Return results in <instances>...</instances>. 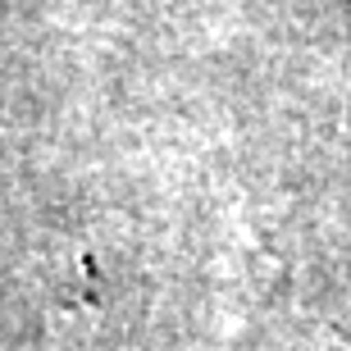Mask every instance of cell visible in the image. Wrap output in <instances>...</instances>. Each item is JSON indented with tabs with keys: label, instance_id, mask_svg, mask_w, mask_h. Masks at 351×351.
Here are the masks:
<instances>
[{
	"label": "cell",
	"instance_id": "cell-1",
	"mask_svg": "<svg viewBox=\"0 0 351 351\" xmlns=\"http://www.w3.org/2000/svg\"><path fill=\"white\" fill-rule=\"evenodd\" d=\"M347 5H351V0H347Z\"/></svg>",
	"mask_w": 351,
	"mask_h": 351
}]
</instances>
